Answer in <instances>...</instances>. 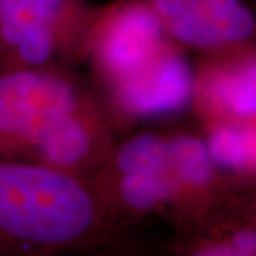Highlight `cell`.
<instances>
[{"instance_id": "1", "label": "cell", "mask_w": 256, "mask_h": 256, "mask_svg": "<svg viewBox=\"0 0 256 256\" xmlns=\"http://www.w3.org/2000/svg\"><path fill=\"white\" fill-rule=\"evenodd\" d=\"M84 64L118 132L190 108L192 63L186 50L166 34L148 0L96 4Z\"/></svg>"}, {"instance_id": "2", "label": "cell", "mask_w": 256, "mask_h": 256, "mask_svg": "<svg viewBox=\"0 0 256 256\" xmlns=\"http://www.w3.org/2000/svg\"><path fill=\"white\" fill-rule=\"evenodd\" d=\"M118 134L76 70L0 63V154L87 180Z\"/></svg>"}, {"instance_id": "3", "label": "cell", "mask_w": 256, "mask_h": 256, "mask_svg": "<svg viewBox=\"0 0 256 256\" xmlns=\"http://www.w3.org/2000/svg\"><path fill=\"white\" fill-rule=\"evenodd\" d=\"M131 235L87 180L0 154V256H64Z\"/></svg>"}, {"instance_id": "4", "label": "cell", "mask_w": 256, "mask_h": 256, "mask_svg": "<svg viewBox=\"0 0 256 256\" xmlns=\"http://www.w3.org/2000/svg\"><path fill=\"white\" fill-rule=\"evenodd\" d=\"M87 181L108 218L127 234L154 220L170 225L181 212L166 130H131L118 137Z\"/></svg>"}, {"instance_id": "5", "label": "cell", "mask_w": 256, "mask_h": 256, "mask_svg": "<svg viewBox=\"0 0 256 256\" xmlns=\"http://www.w3.org/2000/svg\"><path fill=\"white\" fill-rule=\"evenodd\" d=\"M94 8L88 0H0V63L77 70Z\"/></svg>"}, {"instance_id": "6", "label": "cell", "mask_w": 256, "mask_h": 256, "mask_svg": "<svg viewBox=\"0 0 256 256\" xmlns=\"http://www.w3.org/2000/svg\"><path fill=\"white\" fill-rule=\"evenodd\" d=\"M190 108L202 128L256 126L255 42L198 53Z\"/></svg>"}, {"instance_id": "7", "label": "cell", "mask_w": 256, "mask_h": 256, "mask_svg": "<svg viewBox=\"0 0 256 256\" xmlns=\"http://www.w3.org/2000/svg\"><path fill=\"white\" fill-rule=\"evenodd\" d=\"M170 229L171 256H256V181L232 185Z\"/></svg>"}, {"instance_id": "8", "label": "cell", "mask_w": 256, "mask_h": 256, "mask_svg": "<svg viewBox=\"0 0 256 256\" xmlns=\"http://www.w3.org/2000/svg\"><path fill=\"white\" fill-rule=\"evenodd\" d=\"M166 34L198 53L255 42L256 20L244 0H148Z\"/></svg>"}, {"instance_id": "9", "label": "cell", "mask_w": 256, "mask_h": 256, "mask_svg": "<svg viewBox=\"0 0 256 256\" xmlns=\"http://www.w3.org/2000/svg\"><path fill=\"white\" fill-rule=\"evenodd\" d=\"M212 162L224 175L256 181V126L202 128Z\"/></svg>"}, {"instance_id": "10", "label": "cell", "mask_w": 256, "mask_h": 256, "mask_svg": "<svg viewBox=\"0 0 256 256\" xmlns=\"http://www.w3.org/2000/svg\"><path fill=\"white\" fill-rule=\"evenodd\" d=\"M64 256H171V254L166 245H154L131 235L106 245Z\"/></svg>"}]
</instances>
